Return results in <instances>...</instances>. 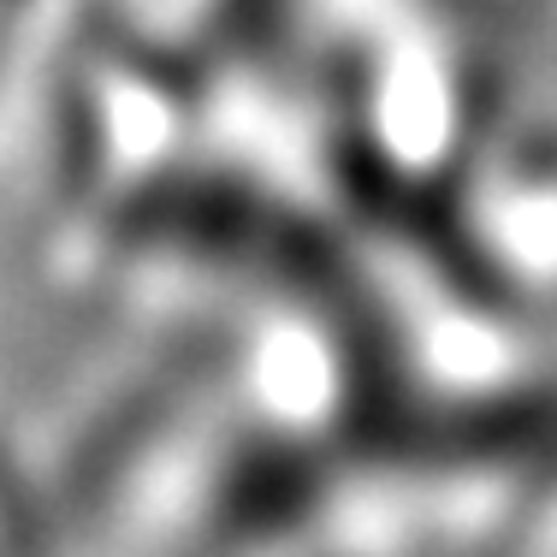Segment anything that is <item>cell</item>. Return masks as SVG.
<instances>
[{
	"instance_id": "cell-1",
	"label": "cell",
	"mask_w": 557,
	"mask_h": 557,
	"mask_svg": "<svg viewBox=\"0 0 557 557\" xmlns=\"http://www.w3.org/2000/svg\"><path fill=\"white\" fill-rule=\"evenodd\" d=\"M546 557H557V528H552V546H546Z\"/></svg>"
}]
</instances>
